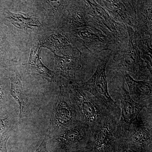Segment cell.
Masks as SVG:
<instances>
[{
  "label": "cell",
  "mask_w": 152,
  "mask_h": 152,
  "mask_svg": "<svg viewBox=\"0 0 152 152\" xmlns=\"http://www.w3.org/2000/svg\"><path fill=\"white\" fill-rule=\"evenodd\" d=\"M89 127L78 121L56 134L50 137L52 152H87L91 143Z\"/></svg>",
  "instance_id": "6da1fadb"
},
{
  "label": "cell",
  "mask_w": 152,
  "mask_h": 152,
  "mask_svg": "<svg viewBox=\"0 0 152 152\" xmlns=\"http://www.w3.org/2000/svg\"><path fill=\"white\" fill-rule=\"evenodd\" d=\"M86 1L94 26L99 28L100 30L114 42L118 50L126 45L129 41L126 26L115 21L96 1Z\"/></svg>",
  "instance_id": "7a4b0ae2"
},
{
  "label": "cell",
  "mask_w": 152,
  "mask_h": 152,
  "mask_svg": "<svg viewBox=\"0 0 152 152\" xmlns=\"http://www.w3.org/2000/svg\"><path fill=\"white\" fill-rule=\"evenodd\" d=\"M66 88L77 117L93 129L103 119L102 109L75 81H69Z\"/></svg>",
  "instance_id": "3957f363"
},
{
  "label": "cell",
  "mask_w": 152,
  "mask_h": 152,
  "mask_svg": "<svg viewBox=\"0 0 152 152\" xmlns=\"http://www.w3.org/2000/svg\"><path fill=\"white\" fill-rule=\"evenodd\" d=\"M78 121L75 109L66 87L61 86L46 133L48 138L64 130Z\"/></svg>",
  "instance_id": "277c9868"
},
{
  "label": "cell",
  "mask_w": 152,
  "mask_h": 152,
  "mask_svg": "<svg viewBox=\"0 0 152 152\" xmlns=\"http://www.w3.org/2000/svg\"><path fill=\"white\" fill-rule=\"evenodd\" d=\"M129 41L127 45L117 51L114 60L117 69L132 73L137 76H143L147 69L141 58L137 45V35L132 28L127 26Z\"/></svg>",
  "instance_id": "5b68a950"
},
{
  "label": "cell",
  "mask_w": 152,
  "mask_h": 152,
  "mask_svg": "<svg viewBox=\"0 0 152 152\" xmlns=\"http://www.w3.org/2000/svg\"><path fill=\"white\" fill-rule=\"evenodd\" d=\"M69 32L71 39L80 43L91 53L118 50L114 42L95 27L81 28Z\"/></svg>",
  "instance_id": "8992f818"
},
{
  "label": "cell",
  "mask_w": 152,
  "mask_h": 152,
  "mask_svg": "<svg viewBox=\"0 0 152 152\" xmlns=\"http://www.w3.org/2000/svg\"><path fill=\"white\" fill-rule=\"evenodd\" d=\"M108 60V57L102 61L91 78L81 86L84 91L92 94L107 108L113 109L116 105L110 96L108 89L106 68Z\"/></svg>",
  "instance_id": "52a82bcc"
},
{
  "label": "cell",
  "mask_w": 152,
  "mask_h": 152,
  "mask_svg": "<svg viewBox=\"0 0 152 152\" xmlns=\"http://www.w3.org/2000/svg\"><path fill=\"white\" fill-rule=\"evenodd\" d=\"M88 13L86 1H71L62 19L59 29L64 32H69L81 28L94 26Z\"/></svg>",
  "instance_id": "ba28073f"
},
{
  "label": "cell",
  "mask_w": 152,
  "mask_h": 152,
  "mask_svg": "<svg viewBox=\"0 0 152 152\" xmlns=\"http://www.w3.org/2000/svg\"><path fill=\"white\" fill-rule=\"evenodd\" d=\"M114 129L110 119L104 118L93 129L92 140L88 148V152H116V144Z\"/></svg>",
  "instance_id": "9c48e42d"
},
{
  "label": "cell",
  "mask_w": 152,
  "mask_h": 152,
  "mask_svg": "<svg viewBox=\"0 0 152 152\" xmlns=\"http://www.w3.org/2000/svg\"><path fill=\"white\" fill-rule=\"evenodd\" d=\"M103 3L105 10L115 21L129 26L135 30L136 11L134 1L106 0Z\"/></svg>",
  "instance_id": "30bf717a"
},
{
  "label": "cell",
  "mask_w": 152,
  "mask_h": 152,
  "mask_svg": "<svg viewBox=\"0 0 152 152\" xmlns=\"http://www.w3.org/2000/svg\"><path fill=\"white\" fill-rule=\"evenodd\" d=\"M1 12L4 22H7L11 27L21 30L23 32L38 34L43 29V20L32 13L12 12L7 9Z\"/></svg>",
  "instance_id": "8fae6325"
},
{
  "label": "cell",
  "mask_w": 152,
  "mask_h": 152,
  "mask_svg": "<svg viewBox=\"0 0 152 152\" xmlns=\"http://www.w3.org/2000/svg\"><path fill=\"white\" fill-rule=\"evenodd\" d=\"M120 101L121 114L117 129L119 136L124 134L129 130L133 122L145 107L143 104L137 102L131 97L129 91L125 88L124 83L121 91Z\"/></svg>",
  "instance_id": "7c38bea8"
},
{
  "label": "cell",
  "mask_w": 152,
  "mask_h": 152,
  "mask_svg": "<svg viewBox=\"0 0 152 152\" xmlns=\"http://www.w3.org/2000/svg\"><path fill=\"white\" fill-rule=\"evenodd\" d=\"M39 40L41 48H47L59 56L72 54L78 50L77 47L73 45L69 37L60 29L47 33Z\"/></svg>",
  "instance_id": "4fadbf2b"
},
{
  "label": "cell",
  "mask_w": 152,
  "mask_h": 152,
  "mask_svg": "<svg viewBox=\"0 0 152 152\" xmlns=\"http://www.w3.org/2000/svg\"><path fill=\"white\" fill-rule=\"evenodd\" d=\"M136 11L135 31L137 37L149 36L152 38V1H134Z\"/></svg>",
  "instance_id": "5bb4252c"
},
{
  "label": "cell",
  "mask_w": 152,
  "mask_h": 152,
  "mask_svg": "<svg viewBox=\"0 0 152 152\" xmlns=\"http://www.w3.org/2000/svg\"><path fill=\"white\" fill-rule=\"evenodd\" d=\"M54 55L56 72L69 81H75L77 71L81 67L82 53L78 50L70 55Z\"/></svg>",
  "instance_id": "9a60e30c"
},
{
  "label": "cell",
  "mask_w": 152,
  "mask_h": 152,
  "mask_svg": "<svg viewBox=\"0 0 152 152\" xmlns=\"http://www.w3.org/2000/svg\"><path fill=\"white\" fill-rule=\"evenodd\" d=\"M41 48L39 39L33 47L28 62L25 65H27L28 69L31 72L39 74L48 81L56 82L59 75L56 71L50 69L42 63L39 56Z\"/></svg>",
  "instance_id": "2e32d148"
},
{
  "label": "cell",
  "mask_w": 152,
  "mask_h": 152,
  "mask_svg": "<svg viewBox=\"0 0 152 152\" xmlns=\"http://www.w3.org/2000/svg\"><path fill=\"white\" fill-rule=\"evenodd\" d=\"M10 79L11 82L10 92L12 97L18 104L20 112L19 118L21 119L28 116V101L18 74H16L15 77H10Z\"/></svg>",
  "instance_id": "e0dca14e"
},
{
  "label": "cell",
  "mask_w": 152,
  "mask_h": 152,
  "mask_svg": "<svg viewBox=\"0 0 152 152\" xmlns=\"http://www.w3.org/2000/svg\"><path fill=\"white\" fill-rule=\"evenodd\" d=\"M125 80L127 84L131 97L133 100H142L152 98V81H137L125 72Z\"/></svg>",
  "instance_id": "ac0fdd59"
},
{
  "label": "cell",
  "mask_w": 152,
  "mask_h": 152,
  "mask_svg": "<svg viewBox=\"0 0 152 152\" xmlns=\"http://www.w3.org/2000/svg\"><path fill=\"white\" fill-rule=\"evenodd\" d=\"M72 1H41L42 5L48 12L49 16L59 26L66 10Z\"/></svg>",
  "instance_id": "d6986e66"
},
{
  "label": "cell",
  "mask_w": 152,
  "mask_h": 152,
  "mask_svg": "<svg viewBox=\"0 0 152 152\" xmlns=\"http://www.w3.org/2000/svg\"><path fill=\"white\" fill-rule=\"evenodd\" d=\"M137 45L145 66L152 75V38L144 39L137 37Z\"/></svg>",
  "instance_id": "ffe728a7"
},
{
  "label": "cell",
  "mask_w": 152,
  "mask_h": 152,
  "mask_svg": "<svg viewBox=\"0 0 152 152\" xmlns=\"http://www.w3.org/2000/svg\"><path fill=\"white\" fill-rule=\"evenodd\" d=\"M151 129L146 127H140L136 129L131 134L129 138V143L148 148V145L151 142Z\"/></svg>",
  "instance_id": "44dd1931"
},
{
  "label": "cell",
  "mask_w": 152,
  "mask_h": 152,
  "mask_svg": "<svg viewBox=\"0 0 152 152\" xmlns=\"http://www.w3.org/2000/svg\"><path fill=\"white\" fill-rule=\"evenodd\" d=\"M12 96L4 80L0 78V116L9 112L12 102Z\"/></svg>",
  "instance_id": "7402d4cb"
},
{
  "label": "cell",
  "mask_w": 152,
  "mask_h": 152,
  "mask_svg": "<svg viewBox=\"0 0 152 152\" xmlns=\"http://www.w3.org/2000/svg\"><path fill=\"white\" fill-rule=\"evenodd\" d=\"M116 152H151V149L131 143L116 144Z\"/></svg>",
  "instance_id": "603a6c76"
},
{
  "label": "cell",
  "mask_w": 152,
  "mask_h": 152,
  "mask_svg": "<svg viewBox=\"0 0 152 152\" xmlns=\"http://www.w3.org/2000/svg\"><path fill=\"white\" fill-rule=\"evenodd\" d=\"M14 121L9 112L0 116V136L11 128H13Z\"/></svg>",
  "instance_id": "cb8c5ba5"
},
{
  "label": "cell",
  "mask_w": 152,
  "mask_h": 152,
  "mask_svg": "<svg viewBox=\"0 0 152 152\" xmlns=\"http://www.w3.org/2000/svg\"><path fill=\"white\" fill-rule=\"evenodd\" d=\"M13 128L9 129L0 136V152H8L7 145L12 134Z\"/></svg>",
  "instance_id": "d4e9b609"
},
{
  "label": "cell",
  "mask_w": 152,
  "mask_h": 152,
  "mask_svg": "<svg viewBox=\"0 0 152 152\" xmlns=\"http://www.w3.org/2000/svg\"><path fill=\"white\" fill-rule=\"evenodd\" d=\"M48 139V137L46 134L42 141L35 152H49L47 148Z\"/></svg>",
  "instance_id": "484cf974"
},
{
  "label": "cell",
  "mask_w": 152,
  "mask_h": 152,
  "mask_svg": "<svg viewBox=\"0 0 152 152\" xmlns=\"http://www.w3.org/2000/svg\"></svg>",
  "instance_id": "4316f807"
}]
</instances>
